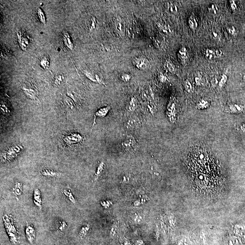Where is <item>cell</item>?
<instances>
[{
    "instance_id": "1",
    "label": "cell",
    "mask_w": 245,
    "mask_h": 245,
    "mask_svg": "<svg viewBox=\"0 0 245 245\" xmlns=\"http://www.w3.org/2000/svg\"><path fill=\"white\" fill-rule=\"evenodd\" d=\"M178 108L177 101L175 98H171L167 107L166 114L169 121L172 123H174L177 120Z\"/></svg>"
},
{
    "instance_id": "2",
    "label": "cell",
    "mask_w": 245,
    "mask_h": 245,
    "mask_svg": "<svg viewBox=\"0 0 245 245\" xmlns=\"http://www.w3.org/2000/svg\"><path fill=\"white\" fill-rule=\"evenodd\" d=\"M22 89L28 98L33 100L37 99L38 97V90L32 83H25L22 85Z\"/></svg>"
},
{
    "instance_id": "3",
    "label": "cell",
    "mask_w": 245,
    "mask_h": 245,
    "mask_svg": "<svg viewBox=\"0 0 245 245\" xmlns=\"http://www.w3.org/2000/svg\"><path fill=\"white\" fill-rule=\"evenodd\" d=\"M122 145L126 151L132 152L137 149V143L133 136L129 135L122 142Z\"/></svg>"
},
{
    "instance_id": "4",
    "label": "cell",
    "mask_w": 245,
    "mask_h": 245,
    "mask_svg": "<svg viewBox=\"0 0 245 245\" xmlns=\"http://www.w3.org/2000/svg\"><path fill=\"white\" fill-rule=\"evenodd\" d=\"M133 65L136 68L141 70H145L150 67V62L149 60L145 58L138 57L134 58L132 61Z\"/></svg>"
},
{
    "instance_id": "5",
    "label": "cell",
    "mask_w": 245,
    "mask_h": 245,
    "mask_svg": "<svg viewBox=\"0 0 245 245\" xmlns=\"http://www.w3.org/2000/svg\"><path fill=\"white\" fill-rule=\"evenodd\" d=\"M224 52L220 49L208 48L205 50L204 56L207 60L213 61L216 59L222 57L223 56Z\"/></svg>"
},
{
    "instance_id": "6",
    "label": "cell",
    "mask_w": 245,
    "mask_h": 245,
    "mask_svg": "<svg viewBox=\"0 0 245 245\" xmlns=\"http://www.w3.org/2000/svg\"><path fill=\"white\" fill-rule=\"evenodd\" d=\"M245 108V106L241 104L231 103L228 104L225 107L224 112L233 114H238L243 112Z\"/></svg>"
},
{
    "instance_id": "7",
    "label": "cell",
    "mask_w": 245,
    "mask_h": 245,
    "mask_svg": "<svg viewBox=\"0 0 245 245\" xmlns=\"http://www.w3.org/2000/svg\"><path fill=\"white\" fill-rule=\"evenodd\" d=\"M18 41L20 46L23 50H26L31 43V39L28 35L23 32H20L17 33Z\"/></svg>"
},
{
    "instance_id": "8",
    "label": "cell",
    "mask_w": 245,
    "mask_h": 245,
    "mask_svg": "<svg viewBox=\"0 0 245 245\" xmlns=\"http://www.w3.org/2000/svg\"><path fill=\"white\" fill-rule=\"evenodd\" d=\"M64 141L67 145H72L77 144L81 142L83 140L82 136H80L79 134H72L70 135H67L66 136H64Z\"/></svg>"
},
{
    "instance_id": "9",
    "label": "cell",
    "mask_w": 245,
    "mask_h": 245,
    "mask_svg": "<svg viewBox=\"0 0 245 245\" xmlns=\"http://www.w3.org/2000/svg\"><path fill=\"white\" fill-rule=\"evenodd\" d=\"M84 74L91 81L101 84L105 85L104 81H103L101 75L100 74L91 70H85Z\"/></svg>"
},
{
    "instance_id": "10",
    "label": "cell",
    "mask_w": 245,
    "mask_h": 245,
    "mask_svg": "<svg viewBox=\"0 0 245 245\" xmlns=\"http://www.w3.org/2000/svg\"><path fill=\"white\" fill-rule=\"evenodd\" d=\"M21 150L20 147L16 146L15 147H12L9 149L8 150L5 152L2 155V159L7 161L10 159H12L16 157L17 155V153L19 152Z\"/></svg>"
},
{
    "instance_id": "11",
    "label": "cell",
    "mask_w": 245,
    "mask_h": 245,
    "mask_svg": "<svg viewBox=\"0 0 245 245\" xmlns=\"http://www.w3.org/2000/svg\"><path fill=\"white\" fill-rule=\"evenodd\" d=\"M25 234L29 241L30 242H33L35 239V233L34 228L32 227L31 225L27 224Z\"/></svg>"
},
{
    "instance_id": "12",
    "label": "cell",
    "mask_w": 245,
    "mask_h": 245,
    "mask_svg": "<svg viewBox=\"0 0 245 245\" xmlns=\"http://www.w3.org/2000/svg\"><path fill=\"white\" fill-rule=\"evenodd\" d=\"M33 201L35 206L40 209H42V201L41 194L39 190L38 189L35 190L34 192Z\"/></svg>"
},
{
    "instance_id": "13",
    "label": "cell",
    "mask_w": 245,
    "mask_h": 245,
    "mask_svg": "<svg viewBox=\"0 0 245 245\" xmlns=\"http://www.w3.org/2000/svg\"><path fill=\"white\" fill-rule=\"evenodd\" d=\"M114 26H115V30L121 36H123L124 35V25L123 23L122 20L120 19H115L114 21Z\"/></svg>"
},
{
    "instance_id": "14",
    "label": "cell",
    "mask_w": 245,
    "mask_h": 245,
    "mask_svg": "<svg viewBox=\"0 0 245 245\" xmlns=\"http://www.w3.org/2000/svg\"><path fill=\"white\" fill-rule=\"evenodd\" d=\"M111 109V107L109 106H107L106 107L102 108L98 110L95 114V119L94 121V124H93V127L95 124V121L97 117H104L106 116V114L108 113L109 111Z\"/></svg>"
},
{
    "instance_id": "15",
    "label": "cell",
    "mask_w": 245,
    "mask_h": 245,
    "mask_svg": "<svg viewBox=\"0 0 245 245\" xmlns=\"http://www.w3.org/2000/svg\"><path fill=\"white\" fill-rule=\"evenodd\" d=\"M142 97L145 100H147L148 102H151L152 99L153 98L152 93L151 90L149 88H146L143 89L142 91Z\"/></svg>"
},
{
    "instance_id": "16",
    "label": "cell",
    "mask_w": 245,
    "mask_h": 245,
    "mask_svg": "<svg viewBox=\"0 0 245 245\" xmlns=\"http://www.w3.org/2000/svg\"><path fill=\"white\" fill-rule=\"evenodd\" d=\"M138 106V100L135 97H132L128 103L127 108L130 111H133L137 108Z\"/></svg>"
},
{
    "instance_id": "17",
    "label": "cell",
    "mask_w": 245,
    "mask_h": 245,
    "mask_svg": "<svg viewBox=\"0 0 245 245\" xmlns=\"http://www.w3.org/2000/svg\"><path fill=\"white\" fill-rule=\"evenodd\" d=\"M209 101L205 99H202L197 104L196 108L198 109H204L207 108L210 106Z\"/></svg>"
},
{
    "instance_id": "18",
    "label": "cell",
    "mask_w": 245,
    "mask_h": 245,
    "mask_svg": "<svg viewBox=\"0 0 245 245\" xmlns=\"http://www.w3.org/2000/svg\"><path fill=\"white\" fill-rule=\"evenodd\" d=\"M188 24H189V27L192 30L196 29L198 27V23H197L196 18L192 15H191L189 18Z\"/></svg>"
},
{
    "instance_id": "19",
    "label": "cell",
    "mask_w": 245,
    "mask_h": 245,
    "mask_svg": "<svg viewBox=\"0 0 245 245\" xmlns=\"http://www.w3.org/2000/svg\"><path fill=\"white\" fill-rule=\"evenodd\" d=\"M178 56L180 60L182 61H185L188 59V51L186 48L185 47H181L179 51Z\"/></svg>"
},
{
    "instance_id": "20",
    "label": "cell",
    "mask_w": 245,
    "mask_h": 245,
    "mask_svg": "<svg viewBox=\"0 0 245 245\" xmlns=\"http://www.w3.org/2000/svg\"><path fill=\"white\" fill-rule=\"evenodd\" d=\"M63 40L64 41V44L68 47L69 49L72 50L74 48V45L72 42L70 37L68 33H65L63 35Z\"/></svg>"
},
{
    "instance_id": "21",
    "label": "cell",
    "mask_w": 245,
    "mask_h": 245,
    "mask_svg": "<svg viewBox=\"0 0 245 245\" xmlns=\"http://www.w3.org/2000/svg\"><path fill=\"white\" fill-rule=\"evenodd\" d=\"M164 68L166 70L171 73H174L175 72V67L173 64L169 61L167 60L164 64Z\"/></svg>"
},
{
    "instance_id": "22",
    "label": "cell",
    "mask_w": 245,
    "mask_h": 245,
    "mask_svg": "<svg viewBox=\"0 0 245 245\" xmlns=\"http://www.w3.org/2000/svg\"><path fill=\"white\" fill-rule=\"evenodd\" d=\"M167 10L170 13L175 14L178 12V7L177 5L173 2H168L167 4Z\"/></svg>"
},
{
    "instance_id": "23",
    "label": "cell",
    "mask_w": 245,
    "mask_h": 245,
    "mask_svg": "<svg viewBox=\"0 0 245 245\" xmlns=\"http://www.w3.org/2000/svg\"><path fill=\"white\" fill-rule=\"evenodd\" d=\"M40 174L44 176H49L51 177H56L58 175V173L56 172H54L51 170H48V169H45V170H41L40 172Z\"/></svg>"
},
{
    "instance_id": "24",
    "label": "cell",
    "mask_w": 245,
    "mask_h": 245,
    "mask_svg": "<svg viewBox=\"0 0 245 245\" xmlns=\"http://www.w3.org/2000/svg\"><path fill=\"white\" fill-rule=\"evenodd\" d=\"M40 64L41 66L44 69H47L50 66V60L47 57L44 56L40 60Z\"/></svg>"
},
{
    "instance_id": "25",
    "label": "cell",
    "mask_w": 245,
    "mask_h": 245,
    "mask_svg": "<svg viewBox=\"0 0 245 245\" xmlns=\"http://www.w3.org/2000/svg\"><path fill=\"white\" fill-rule=\"evenodd\" d=\"M207 8L208 12L211 14H213V15L218 14L219 9L218 6L216 4H213V3L209 4L207 6Z\"/></svg>"
},
{
    "instance_id": "26",
    "label": "cell",
    "mask_w": 245,
    "mask_h": 245,
    "mask_svg": "<svg viewBox=\"0 0 245 245\" xmlns=\"http://www.w3.org/2000/svg\"><path fill=\"white\" fill-rule=\"evenodd\" d=\"M158 27L160 30H162L163 32H164L167 34H170L172 33L171 29L169 28V27L166 25L162 23H158L157 24Z\"/></svg>"
},
{
    "instance_id": "27",
    "label": "cell",
    "mask_w": 245,
    "mask_h": 245,
    "mask_svg": "<svg viewBox=\"0 0 245 245\" xmlns=\"http://www.w3.org/2000/svg\"><path fill=\"white\" fill-rule=\"evenodd\" d=\"M37 15L39 21L44 24H46V18L45 17L44 12L40 8H39L37 10Z\"/></svg>"
},
{
    "instance_id": "28",
    "label": "cell",
    "mask_w": 245,
    "mask_h": 245,
    "mask_svg": "<svg viewBox=\"0 0 245 245\" xmlns=\"http://www.w3.org/2000/svg\"><path fill=\"white\" fill-rule=\"evenodd\" d=\"M64 194L66 196V197H68L70 201L72 202L73 203H75V198L74 197L73 195H72V192L69 189L64 190L63 192Z\"/></svg>"
},
{
    "instance_id": "29",
    "label": "cell",
    "mask_w": 245,
    "mask_h": 245,
    "mask_svg": "<svg viewBox=\"0 0 245 245\" xmlns=\"http://www.w3.org/2000/svg\"><path fill=\"white\" fill-rule=\"evenodd\" d=\"M64 103L67 106L69 107L71 109H74L75 108L74 103L72 99H69L68 97L64 98Z\"/></svg>"
},
{
    "instance_id": "30",
    "label": "cell",
    "mask_w": 245,
    "mask_h": 245,
    "mask_svg": "<svg viewBox=\"0 0 245 245\" xmlns=\"http://www.w3.org/2000/svg\"><path fill=\"white\" fill-rule=\"evenodd\" d=\"M22 184L17 182L15 185V188L13 189L14 192L16 195L19 196L21 194L22 192Z\"/></svg>"
},
{
    "instance_id": "31",
    "label": "cell",
    "mask_w": 245,
    "mask_h": 245,
    "mask_svg": "<svg viewBox=\"0 0 245 245\" xmlns=\"http://www.w3.org/2000/svg\"><path fill=\"white\" fill-rule=\"evenodd\" d=\"M228 79V77L226 74H222L221 79L218 82V86L220 87H223L225 84V83H227Z\"/></svg>"
},
{
    "instance_id": "32",
    "label": "cell",
    "mask_w": 245,
    "mask_h": 245,
    "mask_svg": "<svg viewBox=\"0 0 245 245\" xmlns=\"http://www.w3.org/2000/svg\"><path fill=\"white\" fill-rule=\"evenodd\" d=\"M121 80L124 82H128L131 79V76L130 74L128 73L122 74L120 76Z\"/></svg>"
},
{
    "instance_id": "33",
    "label": "cell",
    "mask_w": 245,
    "mask_h": 245,
    "mask_svg": "<svg viewBox=\"0 0 245 245\" xmlns=\"http://www.w3.org/2000/svg\"><path fill=\"white\" fill-rule=\"evenodd\" d=\"M227 30L229 34L235 36L237 34L236 29L234 26H231L227 28Z\"/></svg>"
},
{
    "instance_id": "34",
    "label": "cell",
    "mask_w": 245,
    "mask_h": 245,
    "mask_svg": "<svg viewBox=\"0 0 245 245\" xmlns=\"http://www.w3.org/2000/svg\"><path fill=\"white\" fill-rule=\"evenodd\" d=\"M184 87L186 90L189 93L192 91V85L191 83L189 80H186L185 82Z\"/></svg>"
},
{
    "instance_id": "35",
    "label": "cell",
    "mask_w": 245,
    "mask_h": 245,
    "mask_svg": "<svg viewBox=\"0 0 245 245\" xmlns=\"http://www.w3.org/2000/svg\"><path fill=\"white\" fill-rule=\"evenodd\" d=\"M230 6L232 11H236L237 10V6L235 1H230Z\"/></svg>"
},
{
    "instance_id": "36",
    "label": "cell",
    "mask_w": 245,
    "mask_h": 245,
    "mask_svg": "<svg viewBox=\"0 0 245 245\" xmlns=\"http://www.w3.org/2000/svg\"><path fill=\"white\" fill-rule=\"evenodd\" d=\"M237 129L240 131L245 133V123H242L237 126Z\"/></svg>"
},
{
    "instance_id": "37",
    "label": "cell",
    "mask_w": 245,
    "mask_h": 245,
    "mask_svg": "<svg viewBox=\"0 0 245 245\" xmlns=\"http://www.w3.org/2000/svg\"><path fill=\"white\" fill-rule=\"evenodd\" d=\"M63 77L61 75H58L56 76V79H55V83L56 85L60 84V83L62 81Z\"/></svg>"
},
{
    "instance_id": "38",
    "label": "cell",
    "mask_w": 245,
    "mask_h": 245,
    "mask_svg": "<svg viewBox=\"0 0 245 245\" xmlns=\"http://www.w3.org/2000/svg\"><path fill=\"white\" fill-rule=\"evenodd\" d=\"M159 80H160L161 82H162V83H164V82H166L167 80H168L166 76H165L164 74H163L162 73H161L160 74H159Z\"/></svg>"
},
{
    "instance_id": "39",
    "label": "cell",
    "mask_w": 245,
    "mask_h": 245,
    "mask_svg": "<svg viewBox=\"0 0 245 245\" xmlns=\"http://www.w3.org/2000/svg\"><path fill=\"white\" fill-rule=\"evenodd\" d=\"M60 223L61 225H60V227H59V228L60 230L62 231L64 229L65 227L66 226V223H65L64 221L62 222H60Z\"/></svg>"
},
{
    "instance_id": "40",
    "label": "cell",
    "mask_w": 245,
    "mask_h": 245,
    "mask_svg": "<svg viewBox=\"0 0 245 245\" xmlns=\"http://www.w3.org/2000/svg\"><path fill=\"white\" fill-rule=\"evenodd\" d=\"M195 80L196 83L197 85H200L202 83V79H201L200 77H195Z\"/></svg>"
},
{
    "instance_id": "41",
    "label": "cell",
    "mask_w": 245,
    "mask_h": 245,
    "mask_svg": "<svg viewBox=\"0 0 245 245\" xmlns=\"http://www.w3.org/2000/svg\"><path fill=\"white\" fill-rule=\"evenodd\" d=\"M103 166V165L102 163H101V164H100V166H99V168H98V170H97L96 174V176H98L99 175H100V173H101L102 170Z\"/></svg>"
},
{
    "instance_id": "42",
    "label": "cell",
    "mask_w": 245,
    "mask_h": 245,
    "mask_svg": "<svg viewBox=\"0 0 245 245\" xmlns=\"http://www.w3.org/2000/svg\"><path fill=\"white\" fill-rule=\"evenodd\" d=\"M212 35L213 36V38H215V39L218 37V33L214 32V31H213L212 33Z\"/></svg>"
},
{
    "instance_id": "43",
    "label": "cell",
    "mask_w": 245,
    "mask_h": 245,
    "mask_svg": "<svg viewBox=\"0 0 245 245\" xmlns=\"http://www.w3.org/2000/svg\"><path fill=\"white\" fill-rule=\"evenodd\" d=\"M244 79H245V75H244Z\"/></svg>"
}]
</instances>
